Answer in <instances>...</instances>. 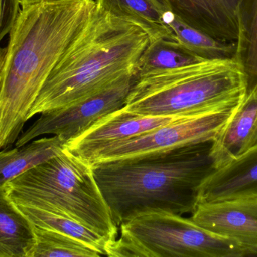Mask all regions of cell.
I'll use <instances>...</instances> for the list:
<instances>
[{
  "label": "cell",
  "instance_id": "obj_2",
  "mask_svg": "<svg viewBox=\"0 0 257 257\" xmlns=\"http://www.w3.org/2000/svg\"><path fill=\"white\" fill-rule=\"evenodd\" d=\"M211 145L194 143L92 166L117 226L152 211L193 214L201 186L217 170Z\"/></svg>",
  "mask_w": 257,
  "mask_h": 257
},
{
  "label": "cell",
  "instance_id": "obj_5",
  "mask_svg": "<svg viewBox=\"0 0 257 257\" xmlns=\"http://www.w3.org/2000/svg\"><path fill=\"white\" fill-rule=\"evenodd\" d=\"M15 203L61 213L106 238L117 239L113 220L91 164L63 149L7 183Z\"/></svg>",
  "mask_w": 257,
  "mask_h": 257
},
{
  "label": "cell",
  "instance_id": "obj_24",
  "mask_svg": "<svg viewBox=\"0 0 257 257\" xmlns=\"http://www.w3.org/2000/svg\"><path fill=\"white\" fill-rule=\"evenodd\" d=\"M6 48L0 46V81H1L2 71L4 65L5 57H6Z\"/></svg>",
  "mask_w": 257,
  "mask_h": 257
},
{
  "label": "cell",
  "instance_id": "obj_21",
  "mask_svg": "<svg viewBox=\"0 0 257 257\" xmlns=\"http://www.w3.org/2000/svg\"><path fill=\"white\" fill-rule=\"evenodd\" d=\"M35 245L31 257H99L100 253L66 234L33 226Z\"/></svg>",
  "mask_w": 257,
  "mask_h": 257
},
{
  "label": "cell",
  "instance_id": "obj_3",
  "mask_svg": "<svg viewBox=\"0 0 257 257\" xmlns=\"http://www.w3.org/2000/svg\"><path fill=\"white\" fill-rule=\"evenodd\" d=\"M149 42V36L139 26L96 6L84 30L47 78L28 120L79 102L126 75L137 74L139 60Z\"/></svg>",
  "mask_w": 257,
  "mask_h": 257
},
{
  "label": "cell",
  "instance_id": "obj_10",
  "mask_svg": "<svg viewBox=\"0 0 257 257\" xmlns=\"http://www.w3.org/2000/svg\"><path fill=\"white\" fill-rule=\"evenodd\" d=\"M182 117L141 116L124 109L116 110L93 124L64 149L85 161L92 154L108 145L149 132Z\"/></svg>",
  "mask_w": 257,
  "mask_h": 257
},
{
  "label": "cell",
  "instance_id": "obj_4",
  "mask_svg": "<svg viewBox=\"0 0 257 257\" xmlns=\"http://www.w3.org/2000/svg\"><path fill=\"white\" fill-rule=\"evenodd\" d=\"M247 89L233 59L206 60L136 75L123 109L141 116L186 117L239 104Z\"/></svg>",
  "mask_w": 257,
  "mask_h": 257
},
{
  "label": "cell",
  "instance_id": "obj_1",
  "mask_svg": "<svg viewBox=\"0 0 257 257\" xmlns=\"http://www.w3.org/2000/svg\"><path fill=\"white\" fill-rule=\"evenodd\" d=\"M94 0L22 6L9 32L0 81V149L16 143L51 71L91 18Z\"/></svg>",
  "mask_w": 257,
  "mask_h": 257
},
{
  "label": "cell",
  "instance_id": "obj_17",
  "mask_svg": "<svg viewBox=\"0 0 257 257\" xmlns=\"http://www.w3.org/2000/svg\"><path fill=\"white\" fill-rule=\"evenodd\" d=\"M33 226L66 234L107 256L109 241L69 216L33 205L15 203Z\"/></svg>",
  "mask_w": 257,
  "mask_h": 257
},
{
  "label": "cell",
  "instance_id": "obj_14",
  "mask_svg": "<svg viewBox=\"0 0 257 257\" xmlns=\"http://www.w3.org/2000/svg\"><path fill=\"white\" fill-rule=\"evenodd\" d=\"M33 225L9 196L7 184L0 187V257H31Z\"/></svg>",
  "mask_w": 257,
  "mask_h": 257
},
{
  "label": "cell",
  "instance_id": "obj_25",
  "mask_svg": "<svg viewBox=\"0 0 257 257\" xmlns=\"http://www.w3.org/2000/svg\"><path fill=\"white\" fill-rule=\"evenodd\" d=\"M48 1V0H18L21 6L27 5L34 4V3H40V2Z\"/></svg>",
  "mask_w": 257,
  "mask_h": 257
},
{
  "label": "cell",
  "instance_id": "obj_11",
  "mask_svg": "<svg viewBox=\"0 0 257 257\" xmlns=\"http://www.w3.org/2000/svg\"><path fill=\"white\" fill-rule=\"evenodd\" d=\"M257 146V85L245 96L214 138L211 155L217 169L224 167Z\"/></svg>",
  "mask_w": 257,
  "mask_h": 257
},
{
  "label": "cell",
  "instance_id": "obj_22",
  "mask_svg": "<svg viewBox=\"0 0 257 257\" xmlns=\"http://www.w3.org/2000/svg\"><path fill=\"white\" fill-rule=\"evenodd\" d=\"M21 9L18 0H0V42L12 30Z\"/></svg>",
  "mask_w": 257,
  "mask_h": 257
},
{
  "label": "cell",
  "instance_id": "obj_20",
  "mask_svg": "<svg viewBox=\"0 0 257 257\" xmlns=\"http://www.w3.org/2000/svg\"><path fill=\"white\" fill-rule=\"evenodd\" d=\"M178 42L173 36L150 42L139 60L136 75L175 69L203 61Z\"/></svg>",
  "mask_w": 257,
  "mask_h": 257
},
{
  "label": "cell",
  "instance_id": "obj_13",
  "mask_svg": "<svg viewBox=\"0 0 257 257\" xmlns=\"http://www.w3.org/2000/svg\"><path fill=\"white\" fill-rule=\"evenodd\" d=\"M188 25L225 42H236L238 22L221 0H163Z\"/></svg>",
  "mask_w": 257,
  "mask_h": 257
},
{
  "label": "cell",
  "instance_id": "obj_12",
  "mask_svg": "<svg viewBox=\"0 0 257 257\" xmlns=\"http://www.w3.org/2000/svg\"><path fill=\"white\" fill-rule=\"evenodd\" d=\"M246 198H257V146L217 169L199 192V204Z\"/></svg>",
  "mask_w": 257,
  "mask_h": 257
},
{
  "label": "cell",
  "instance_id": "obj_16",
  "mask_svg": "<svg viewBox=\"0 0 257 257\" xmlns=\"http://www.w3.org/2000/svg\"><path fill=\"white\" fill-rule=\"evenodd\" d=\"M65 143L57 136L35 139L21 147L0 152V187L36 166L57 156Z\"/></svg>",
  "mask_w": 257,
  "mask_h": 257
},
{
  "label": "cell",
  "instance_id": "obj_9",
  "mask_svg": "<svg viewBox=\"0 0 257 257\" xmlns=\"http://www.w3.org/2000/svg\"><path fill=\"white\" fill-rule=\"evenodd\" d=\"M190 219L206 230L237 241L257 256V198L199 203Z\"/></svg>",
  "mask_w": 257,
  "mask_h": 257
},
{
  "label": "cell",
  "instance_id": "obj_19",
  "mask_svg": "<svg viewBox=\"0 0 257 257\" xmlns=\"http://www.w3.org/2000/svg\"><path fill=\"white\" fill-rule=\"evenodd\" d=\"M165 22L172 36L189 51L204 60L233 59L235 42L215 39L183 21L169 9L165 15Z\"/></svg>",
  "mask_w": 257,
  "mask_h": 257
},
{
  "label": "cell",
  "instance_id": "obj_6",
  "mask_svg": "<svg viewBox=\"0 0 257 257\" xmlns=\"http://www.w3.org/2000/svg\"><path fill=\"white\" fill-rule=\"evenodd\" d=\"M120 229V238L109 244L107 256H254L237 241L172 213H145L123 223Z\"/></svg>",
  "mask_w": 257,
  "mask_h": 257
},
{
  "label": "cell",
  "instance_id": "obj_8",
  "mask_svg": "<svg viewBox=\"0 0 257 257\" xmlns=\"http://www.w3.org/2000/svg\"><path fill=\"white\" fill-rule=\"evenodd\" d=\"M136 74L126 75L83 101L41 113L15 143L21 147L39 137L57 136L65 144L87 131L107 115L124 107Z\"/></svg>",
  "mask_w": 257,
  "mask_h": 257
},
{
  "label": "cell",
  "instance_id": "obj_18",
  "mask_svg": "<svg viewBox=\"0 0 257 257\" xmlns=\"http://www.w3.org/2000/svg\"><path fill=\"white\" fill-rule=\"evenodd\" d=\"M236 15L238 36L234 60L247 78V92L257 85V0H241Z\"/></svg>",
  "mask_w": 257,
  "mask_h": 257
},
{
  "label": "cell",
  "instance_id": "obj_7",
  "mask_svg": "<svg viewBox=\"0 0 257 257\" xmlns=\"http://www.w3.org/2000/svg\"><path fill=\"white\" fill-rule=\"evenodd\" d=\"M239 104L180 118L142 135L102 148L85 161L93 166L166 152L194 143L213 141Z\"/></svg>",
  "mask_w": 257,
  "mask_h": 257
},
{
  "label": "cell",
  "instance_id": "obj_23",
  "mask_svg": "<svg viewBox=\"0 0 257 257\" xmlns=\"http://www.w3.org/2000/svg\"><path fill=\"white\" fill-rule=\"evenodd\" d=\"M222 2L229 13L237 19V9L241 0H222Z\"/></svg>",
  "mask_w": 257,
  "mask_h": 257
},
{
  "label": "cell",
  "instance_id": "obj_15",
  "mask_svg": "<svg viewBox=\"0 0 257 257\" xmlns=\"http://www.w3.org/2000/svg\"><path fill=\"white\" fill-rule=\"evenodd\" d=\"M96 6L115 18L139 26L148 35L150 42L172 36L165 22L168 8L163 0H96Z\"/></svg>",
  "mask_w": 257,
  "mask_h": 257
}]
</instances>
